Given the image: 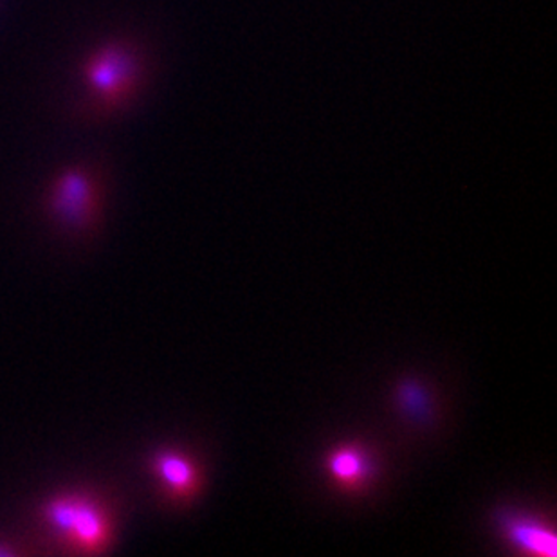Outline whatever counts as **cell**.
I'll return each mask as SVG.
<instances>
[{"instance_id": "1", "label": "cell", "mask_w": 557, "mask_h": 557, "mask_svg": "<svg viewBox=\"0 0 557 557\" xmlns=\"http://www.w3.org/2000/svg\"><path fill=\"white\" fill-rule=\"evenodd\" d=\"M38 523L60 553L100 556L117 540L116 510L106 496L90 490H62L38 504Z\"/></svg>"}, {"instance_id": "2", "label": "cell", "mask_w": 557, "mask_h": 557, "mask_svg": "<svg viewBox=\"0 0 557 557\" xmlns=\"http://www.w3.org/2000/svg\"><path fill=\"white\" fill-rule=\"evenodd\" d=\"M44 208L53 226L69 238L95 237L103 216L100 183L82 166L65 169L49 185Z\"/></svg>"}, {"instance_id": "3", "label": "cell", "mask_w": 557, "mask_h": 557, "mask_svg": "<svg viewBox=\"0 0 557 557\" xmlns=\"http://www.w3.org/2000/svg\"><path fill=\"white\" fill-rule=\"evenodd\" d=\"M139 73L141 63L137 54L120 44L96 51L84 69L90 89L109 106H117L131 96L139 82Z\"/></svg>"}, {"instance_id": "4", "label": "cell", "mask_w": 557, "mask_h": 557, "mask_svg": "<svg viewBox=\"0 0 557 557\" xmlns=\"http://www.w3.org/2000/svg\"><path fill=\"white\" fill-rule=\"evenodd\" d=\"M148 466L164 496L172 504H189L199 493L202 484L199 466L195 462V458L189 457L185 451L164 447L153 453L148 460Z\"/></svg>"}, {"instance_id": "5", "label": "cell", "mask_w": 557, "mask_h": 557, "mask_svg": "<svg viewBox=\"0 0 557 557\" xmlns=\"http://www.w3.org/2000/svg\"><path fill=\"white\" fill-rule=\"evenodd\" d=\"M498 527L505 540L521 553L532 556H556V532L542 520L516 510H504L499 512Z\"/></svg>"}, {"instance_id": "6", "label": "cell", "mask_w": 557, "mask_h": 557, "mask_svg": "<svg viewBox=\"0 0 557 557\" xmlns=\"http://www.w3.org/2000/svg\"><path fill=\"white\" fill-rule=\"evenodd\" d=\"M326 471L339 487L358 491L372 480L373 463L369 453L359 446H339L329 453Z\"/></svg>"}, {"instance_id": "7", "label": "cell", "mask_w": 557, "mask_h": 557, "mask_svg": "<svg viewBox=\"0 0 557 557\" xmlns=\"http://www.w3.org/2000/svg\"><path fill=\"white\" fill-rule=\"evenodd\" d=\"M22 554H29L24 550L21 542L11 540V537L0 536V557H15L22 556Z\"/></svg>"}]
</instances>
